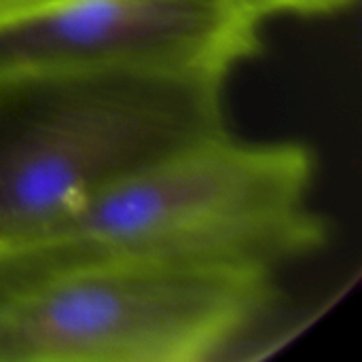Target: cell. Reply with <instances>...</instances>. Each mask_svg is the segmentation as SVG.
<instances>
[{
	"instance_id": "1",
	"label": "cell",
	"mask_w": 362,
	"mask_h": 362,
	"mask_svg": "<svg viewBox=\"0 0 362 362\" xmlns=\"http://www.w3.org/2000/svg\"><path fill=\"white\" fill-rule=\"evenodd\" d=\"M312 151L227 134L132 174L0 248V305L53 278L123 261L216 259L278 269L329 238L308 195Z\"/></svg>"
},
{
	"instance_id": "5",
	"label": "cell",
	"mask_w": 362,
	"mask_h": 362,
	"mask_svg": "<svg viewBox=\"0 0 362 362\" xmlns=\"http://www.w3.org/2000/svg\"><path fill=\"white\" fill-rule=\"evenodd\" d=\"M244 2L261 19H267L272 15H301V17L331 15L354 4V0H244Z\"/></svg>"
},
{
	"instance_id": "2",
	"label": "cell",
	"mask_w": 362,
	"mask_h": 362,
	"mask_svg": "<svg viewBox=\"0 0 362 362\" xmlns=\"http://www.w3.org/2000/svg\"><path fill=\"white\" fill-rule=\"evenodd\" d=\"M225 81L157 70L0 74V248L227 134Z\"/></svg>"
},
{
	"instance_id": "3",
	"label": "cell",
	"mask_w": 362,
	"mask_h": 362,
	"mask_svg": "<svg viewBox=\"0 0 362 362\" xmlns=\"http://www.w3.org/2000/svg\"><path fill=\"white\" fill-rule=\"evenodd\" d=\"M276 269L146 259L78 269L0 305V362H204L276 303Z\"/></svg>"
},
{
	"instance_id": "4",
	"label": "cell",
	"mask_w": 362,
	"mask_h": 362,
	"mask_svg": "<svg viewBox=\"0 0 362 362\" xmlns=\"http://www.w3.org/2000/svg\"><path fill=\"white\" fill-rule=\"evenodd\" d=\"M244 0H62L0 21V74L157 70L225 76L261 51Z\"/></svg>"
},
{
	"instance_id": "6",
	"label": "cell",
	"mask_w": 362,
	"mask_h": 362,
	"mask_svg": "<svg viewBox=\"0 0 362 362\" xmlns=\"http://www.w3.org/2000/svg\"><path fill=\"white\" fill-rule=\"evenodd\" d=\"M62 0H0V21H8L15 17H23L42 8H49Z\"/></svg>"
}]
</instances>
